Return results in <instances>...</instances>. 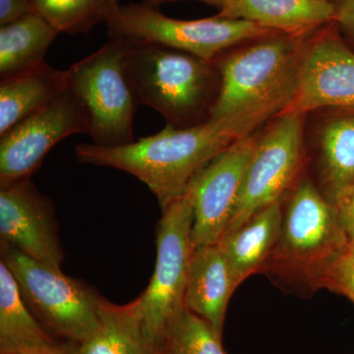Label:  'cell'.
I'll list each match as a JSON object with an SVG mask.
<instances>
[{"instance_id":"obj_1","label":"cell","mask_w":354,"mask_h":354,"mask_svg":"<svg viewBox=\"0 0 354 354\" xmlns=\"http://www.w3.org/2000/svg\"><path fill=\"white\" fill-rule=\"evenodd\" d=\"M306 38L274 32L218 57L220 87L208 120L225 121L244 138L278 118L297 91Z\"/></svg>"},{"instance_id":"obj_2","label":"cell","mask_w":354,"mask_h":354,"mask_svg":"<svg viewBox=\"0 0 354 354\" xmlns=\"http://www.w3.org/2000/svg\"><path fill=\"white\" fill-rule=\"evenodd\" d=\"M237 139L225 121L207 120L186 128L167 125L116 148L78 144L74 153L82 164L113 167L136 177L152 191L162 211L183 197L194 177Z\"/></svg>"},{"instance_id":"obj_3","label":"cell","mask_w":354,"mask_h":354,"mask_svg":"<svg viewBox=\"0 0 354 354\" xmlns=\"http://www.w3.org/2000/svg\"><path fill=\"white\" fill-rule=\"evenodd\" d=\"M125 41V68L140 106L155 109L176 128L208 120L220 87L215 62L162 44Z\"/></svg>"},{"instance_id":"obj_4","label":"cell","mask_w":354,"mask_h":354,"mask_svg":"<svg viewBox=\"0 0 354 354\" xmlns=\"http://www.w3.org/2000/svg\"><path fill=\"white\" fill-rule=\"evenodd\" d=\"M349 241L334 205L311 180L302 178L283 208L279 241L262 272L320 290Z\"/></svg>"},{"instance_id":"obj_5","label":"cell","mask_w":354,"mask_h":354,"mask_svg":"<svg viewBox=\"0 0 354 354\" xmlns=\"http://www.w3.org/2000/svg\"><path fill=\"white\" fill-rule=\"evenodd\" d=\"M124 39H109L72 64L68 86L82 109L95 146L116 148L135 141L133 120L140 106L125 68Z\"/></svg>"},{"instance_id":"obj_6","label":"cell","mask_w":354,"mask_h":354,"mask_svg":"<svg viewBox=\"0 0 354 354\" xmlns=\"http://www.w3.org/2000/svg\"><path fill=\"white\" fill-rule=\"evenodd\" d=\"M104 24L109 39L162 44L209 62H215L234 46L279 32L250 21L216 15L198 20L174 19L143 1L124 6L116 2Z\"/></svg>"},{"instance_id":"obj_7","label":"cell","mask_w":354,"mask_h":354,"mask_svg":"<svg viewBox=\"0 0 354 354\" xmlns=\"http://www.w3.org/2000/svg\"><path fill=\"white\" fill-rule=\"evenodd\" d=\"M0 248L1 261L12 272L26 304L50 335L79 344L95 332L106 298L62 270L41 264L11 247Z\"/></svg>"},{"instance_id":"obj_8","label":"cell","mask_w":354,"mask_h":354,"mask_svg":"<svg viewBox=\"0 0 354 354\" xmlns=\"http://www.w3.org/2000/svg\"><path fill=\"white\" fill-rule=\"evenodd\" d=\"M193 205L189 193L162 209L156 243L157 262L150 285L136 300L147 339L160 348L165 330L185 304L192 242Z\"/></svg>"},{"instance_id":"obj_9","label":"cell","mask_w":354,"mask_h":354,"mask_svg":"<svg viewBox=\"0 0 354 354\" xmlns=\"http://www.w3.org/2000/svg\"><path fill=\"white\" fill-rule=\"evenodd\" d=\"M304 120L305 114H281L258 138L225 232L241 227L261 209L281 201L295 184L304 162Z\"/></svg>"},{"instance_id":"obj_10","label":"cell","mask_w":354,"mask_h":354,"mask_svg":"<svg viewBox=\"0 0 354 354\" xmlns=\"http://www.w3.org/2000/svg\"><path fill=\"white\" fill-rule=\"evenodd\" d=\"M88 127L69 86L44 108L0 136V187L31 178L51 149Z\"/></svg>"},{"instance_id":"obj_11","label":"cell","mask_w":354,"mask_h":354,"mask_svg":"<svg viewBox=\"0 0 354 354\" xmlns=\"http://www.w3.org/2000/svg\"><path fill=\"white\" fill-rule=\"evenodd\" d=\"M337 29L333 22L304 39L297 91L281 114L354 111V53Z\"/></svg>"},{"instance_id":"obj_12","label":"cell","mask_w":354,"mask_h":354,"mask_svg":"<svg viewBox=\"0 0 354 354\" xmlns=\"http://www.w3.org/2000/svg\"><path fill=\"white\" fill-rule=\"evenodd\" d=\"M257 140H235L191 181L194 248L218 243L234 215Z\"/></svg>"},{"instance_id":"obj_13","label":"cell","mask_w":354,"mask_h":354,"mask_svg":"<svg viewBox=\"0 0 354 354\" xmlns=\"http://www.w3.org/2000/svg\"><path fill=\"white\" fill-rule=\"evenodd\" d=\"M0 246L62 270L64 253L55 206L31 179L0 187Z\"/></svg>"},{"instance_id":"obj_14","label":"cell","mask_w":354,"mask_h":354,"mask_svg":"<svg viewBox=\"0 0 354 354\" xmlns=\"http://www.w3.org/2000/svg\"><path fill=\"white\" fill-rule=\"evenodd\" d=\"M216 16L250 21L295 38H306L335 22V0H227Z\"/></svg>"},{"instance_id":"obj_15","label":"cell","mask_w":354,"mask_h":354,"mask_svg":"<svg viewBox=\"0 0 354 354\" xmlns=\"http://www.w3.org/2000/svg\"><path fill=\"white\" fill-rule=\"evenodd\" d=\"M235 283L227 258L218 244L197 247L191 257L185 291V307L223 334Z\"/></svg>"},{"instance_id":"obj_16","label":"cell","mask_w":354,"mask_h":354,"mask_svg":"<svg viewBox=\"0 0 354 354\" xmlns=\"http://www.w3.org/2000/svg\"><path fill=\"white\" fill-rule=\"evenodd\" d=\"M283 216L281 200L261 209L241 227L225 232L216 243L227 258L237 286L262 272L279 241Z\"/></svg>"},{"instance_id":"obj_17","label":"cell","mask_w":354,"mask_h":354,"mask_svg":"<svg viewBox=\"0 0 354 354\" xmlns=\"http://www.w3.org/2000/svg\"><path fill=\"white\" fill-rule=\"evenodd\" d=\"M67 86V70L55 69L46 64L0 80V136L50 104Z\"/></svg>"},{"instance_id":"obj_18","label":"cell","mask_w":354,"mask_h":354,"mask_svg":"<svg viewBox=\"0 0 354 354\" xmlns=\"http://www.w3.org/2000/svg\"><path fill=\"white\" fill-rule=\"evenodd\" d=\"M319 149L323 195L337 208L354 186V111L326 122Z\"/></svg>"},{"instance_id":"obj_19","label":"cell","mask_w":354,"mask_h":354,"mask_svg":"<svg viewBox=\"0 0 354 354\" xmlns=\"http://www.w3.org/2000/svg\"><path fill=\"white\" fill-rule=\"evenodd\" d=\"M58 342L37 320L17 281L0 261V354H15Z\"/></svg>"},{"instance_id":"obj_20","label":"cell","mask_w":354,"mask_h":354,"mask_svg":"<svg viewBox=\"0 0 354 354\" xmlns=\"http://www.w3.org/2000/svg\"><path fill=\"white\" fill-rule=\"evenodd\" d=\"M57 30L38 14L32 13L0 27V80L21 75L46 64L44 57Z\"/></svg>"},{"instance_id":"obj_21","label":"cell","mask_w":354,"mask_h":354,"mask_svg":"<svg viewBox=\"0 0 354 354\" xmlns=\"http://www.w3.org/2000/svg\"><path fill=\"white\" fill-rule=\"evenodd\" d=\"M155 349L147 339L135 302L118 305L106 299L97 329L78 344V354H152Z\"/></svg>"},{"instance_id":"obj_22","label":"cell","mask_w":354,"mask_h":354,"mask_svg":"<svg viewBox=\"0 0 354 354\" xmlns=\"http://www.w3.org/2000/svg\"><path fill=\"white\" fill-rule=\"evenodd\" d=\"M35 13L59 34H88L118 0H31Z\"/></svg>"},{"instance_id":"obj_23","label":"cell","mask_w":354,"mask_h":354,"mask_svg":"<svg viewBox=\"0 0 354 354\" xmlns=\"http://www.w3.org/2000/svg\"><path fill=\"white\" fill-rule=\"evenodd\" d=\"M158 349L164 354H227L221 335L186 307L167 326Z\"/></svg>"},{"instance_id":"obj_24","label":"cell","mask_w":354,"mask_h":354,"mask_svg":"<svg viewBox=\"0 0 354 354\" xmlns=\"http://www.w3.org/2000/svg\"><path fill=\"white\" fill-rule=\"evenodd\" d=\"M324 288L342 293L354 302V239L330 268Z\"/></svg>"},{"instance_id":"obj_25","label":"cell","mask_w":354,"mask_h":354,"mask_svg":"<svg viewBox=\"0 0 354 354\" xmlns=\"http://www.w3.org/2000/svg\"><path fill=\"white\" fill-rule=\"evenodd\" d=\"M35 13L31 0H0V27Z\"/></svg>"},{"instance_id":"obj_26","label":"cell","mask_w":354,"mask_h":354,"mask_svg":"<svg viewBox=\"0 0 354 354\" xmlns=\"http://www.w3.org/2000/svg\"><path fill=\"white\" fill-rule=\"evenodd\" d=\"M335 24L354 43V0H335Z\"/></svg>"},{"instance_id":"obj_27","label":"cell","mask_w":354,"mask_h":354,"mask_svg":"<svg viewBox=\"0 0 354 354\" xmlns=\"http://www.w3.org/2000/svg\"><path fill=\"white\" fill-rule=\"evenodd\" d=\"M335 209H337L344 230L348 232L349 239H354V186L348 196Z\"/></svg>"},{"instance_id":"obj_28","label":"cell","mask_w":354,"mask_h":354,"mask_svg":"<svg viewBox=\"0 0 354 354\" xmlns=\"http://www.w3.org/2000/svg\"><path fill=\"white\" fill-rule=\"evenodd\" d=\"M15 354H78V344L71 342H58L46 348L32 349V351Z\"/></svg>"},{"instance_id":"obj_29","label":"cell","mask_w":354,"mask_h":354,"mask_svg":"<svg viewBox=\"0 0 354 354\" xmlns=\"http://www.w3.org/2000/svg\"><path fill=\"white\" fill-rule=\"evenodd\" d=\"M177 1H183V0H143L144 3L157 7L162 6V4L172 3V2ZM195 1L203 2V3L207 4V6L216 7L218 10H221L225 6L227 0H195Z\"/></svg>"},{"instance_id":"obj_30","label":"cell","mask_w":354,"mask_h":354,"mask_svg":"<svg viewBox=\"0 0 354 354\" xmlns=\"http://www.w3.org/2000/svg\"><path fill=\"white\" fill-rule=\"evenodd\" d=\"M152 354H164L162 353V351H158V349H155V351H153Z\"/></svg>"}]
</instances>
